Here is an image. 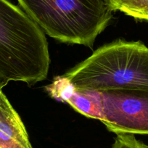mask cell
<instances>
[{"instance_id":"10","label":"cell","mask_w":148,"mask_h":148,"mask_svg":"<svg viewBox=\"0 0 148 148\" xmlns=\"http://www.w3.org/2000/svg\"><path fill=\"white\" fill-rule=\"evenodd\" d=\"M2 88H3V86H2V85L0 84V89H2Z\"/></svg>"},{"instance_id":"9","label":"cell","mask_w":148,"mask_h":148,"mask_svg":"<svg viewBox=\"0 0 148 148\" xmlns=\"http://www.w3.org/2000/svg\"><path fill=\"white\" fill-rule=\"evenodd\" d=\"M145 21H148V0H147V2H146V9H145Z\"/></svg>"},{"instance_id":"7","label":"cell","mask_w":148,"mask_h":148,"mask_svg":"<svg viewBox=\"0 0 148 148\" xmlns=\"http://www.w3.org/2000/svg\"><path fill=\"white\" fill-rule=\"evenodd\" d=\"M147 0H111L115 11L119 10L135 19L145 21Z\"/></svg>"},{"instance_id":"3","label":"cell","mask_w":148,"mask_h":148,"mask_svg":"<svg viewBox=\"0 0 148 148\" xmlns=\"http://www.w3.org/2000/svg\"><path fill=\"white\" fill-rule=\"evenodd\" d=\"M48 36L62 42L92 47L114 12L109 0H18Z\"/></svg>"},{"instance_id":"4","label":"cell","mask_w":148,"mask_h":148,"mask_svg":"<svg viewBox=\"0 0 148 148\" xmlns=\"http://www.w3.org/2000/svg\"><path fill=\"white\" fill-rule=\"evenodd\" d=\"M101 120L117 134H148V89L99 92Z\"/></svg>"},{"instance_id":"5","label":"cell","mask_w":148,"mask_h":148,"mask_svg":"<svg viewBox=\"0 0 148 148\" xmlns=\"http://www.w3.org/2000/svg\"><path fill=\"white\" fill-rule=\"evenodd\" d=\"M46 90L52 98L69 104L81 114L101 120L99 92L76 89L63 76L55 77Z\"/></svg>"},{"instance_id":"11","label":"cell","mask_w":148,"mask_h":148,"mask_svg":"<svg viewBox=\"0 0 148 148\" xmlns=\"http://www.w3.org/2000/svg\"><path fill=\"white\" fill-rule=\"evenodd\" d=\"M109 1H110V3H111V0H109Z\"/></svg>"},{"instance_id":"1","label":"cell","mask_w":148,"mask_h":148,"mask_svg":"<svg viewBox=\"0 0 148 148\" xmlns=\"http://www.w3.org/2000/svg\"><path fill=\"white\" fill-rule=\"evenodd\" d=\"M49 63L45 32L19 7L0 0V84H34L46 79Z\"/></svg>"},{"instance_id":"6","label":"cell","mask_w":148,"mask_h":148,"mask_svg":"<svg viewBox=\"0 0 148 148\" xmlns=\"http://www.w3.org/2000/svg\"><path fill=\"white\" fill-rule=\"evenodd\" d=\"M0 148H32L25 126L0 89Z\"/></svg>"},{"instance_id":"2","label":"cell","mask_w":148,"mask_h":148,"mask_svg":"<svg viewBox=\"0 0 148 148\" xmlns=\"http://www.w3.org/2000/svg\"><path fill=\"white\" fill-rule=\"evenodd\" d=\"M76 89H148V47L119 39L101 47L63 75Z\"/></svg>"},{"instance_id":"8","label":"cell","mask_w":148,"mask_h":148,"mask_svg":"<svg viewBox=\"0 0 148 148\" xmlns=\"http://www.w3.org/2000/svg\"><path fill=\"white\" fill-rule=\"evenodd\" d=\"M112 148H148V145L137 140L132 134H119Z\"/></svg>"}]
</instances>
